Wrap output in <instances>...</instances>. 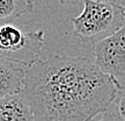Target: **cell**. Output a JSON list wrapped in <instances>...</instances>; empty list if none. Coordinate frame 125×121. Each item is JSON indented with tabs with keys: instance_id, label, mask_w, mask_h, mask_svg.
Listing matches in <instances>:
<instances>
[{
	"instance_id": "cell-1",
	"label": "cell",
	"mask_w": 125,
	"mask_h": 121,
	"mask_svg": "<svg viewBox=\"0 0 125 121\" xmlns=\"http://www.w3.org/2000/svg\"><path fill=\"white\" fill-rule=\"evenodd\" d=\"M118 92L89 58L51 54L28 67L21 94L36 121H94Z\"/></svg>"
},
{
	"instance_id": "cell-2",
	"label": "cell",
	"mask_w": 125,
	"mask_h": 121,
	"mask_svg": "<svg viewBox=\"0 0 125 121\" xmlns=\"http://www.w3.org/2000/svg\"><path fill=\"white\" fill-rule=\"evenodd\" d=\"M71 23L78 39L94 44L124 27L125 8L108 0H83L82 13Z\"/></svg>"
},
{
	"instance_id": "cell-3",
	"label": "cell",
	"mask_w": 125,
	"mask_h": 121,
	"mask_svg": "<svg viewBox=\"0 0 125 121\" xmlns=\"http://www.w3.org/2000/svg\"><path fill=\"white\" fill-rule=\"evenodd\" d=\"M44 45V30L23 31L18 26H0V59L30 67L40 61Z\"/></svg>"
},
{
	"instance_id": "cell-4",
	"label": "cell",
	"mask_w": 125,
	"mask_h": 121,
	"mask_svg": "<svg viewBox=\"0 0 125 121\" xmlns=\"http://www.w3.org/2000/svg\"><path fill=\"white\" fill-rule=\"evenodd\" d=\"M95 65L115 81L117 87L125 89V26L115 34L93 44Z\"/></svg>"
},
{
	"instance_id": "cell-5",
	"label": "cell",
	"mask_w": 125,
	"mask_h": 121,
	"mask_svg": "<svg viewBox=\"0 0 125 121\" xmlns=\"http://www.w3.org/2000/svg\"><path fill=\"white\" fill-rule=\"evenodd\" d=\"M26 71L21 67L0 59V100L22 93Z\"/></svg>"
},
{
	"instance_id": "cell-6",
	"label": "cell",
	"mask_w": 125,
	"mask_h": 121,
	"mask_svg": "<svg viewBox=\"0 0 125 121\" xmlns=\"http://www.w3.org/2000/svg\"><path fill=\"white\" fill-rule=\"evenodd\" d=\"M0 121H36L29 104L22 94L0 100Z\"/></svg>"
},
{
	"instance_id": "cell-7",
	"label": "cell",
	"mask_w": 125,
	"mask_h": 121,
	"mask_svg": "<svg viewBox=\"0 0 125 121\" xmlns=\"http://www.w3.org/2000/svg\"><path fill=\"white\" fill-rule=\"evenodd\" d=\"M32 11V0H0V19L16 18Z\"/></svg>"
},
{
	"instance_id": "cell-8",
	"label": "cell",
	"mask_w": 125,
	"mask_h": 121,
	"mask_svg": "<svg viewBox=\"0 0 125 121\" xmlns=\"http://www.w3.org/2000/svg\"><path fill=\"white\" fill-rule=\"evenodd\" d=\"M111 108L115 111L121 121H125V89L118 92L115 101L111 105Z\"/></svg>"
},
{
	"instance_id": "cell-9",
	"label": "cell",
	"mask_w": 125,
	"mask_h": 121,
	"mask_svg": "<svg viewBox=\"0 0 125 121\" xmlns=\"http://www.w3.org/2000/svg\"><path fill=\"white\" fill-rule=\"evenodd\" d=\"M94 121H121V119L117 117V114L115 113V111H114L111 108V106H110V108H109L104 114H102V117L100 118L98 120H94Z\"/></svg>"
},
{
	"instance_id": "cell-10",
	"label": "cell",
	"mask_w": 125,
	"mask_h": 121,
	"mask_svg": "<svg viewBox=\"0 0 125 121\" xmlns=\"http://www.w3.org/2000/svg\"><path fill=\"white\" fill-rule=\"evenodd\" d=\"M59 1L64 5H72V4H75L78 0H59Z\"/></svg>"
},
{
	"instance_id": "cell-11",
	"label": "cell",
	"mask_w": 125,
	"mask_h": 121,
	"mask_svg": "<svg viewBox=\"0 0 125 121\" xmlns=\"http://www.w3.org/2000/svg\"><path fill=\"white\" fill-rule=\"evenodd\" d=\"M108 1L114 2V4H117V5H121V6H123V5L125 4V0H108Z\"/></svg>"
}]
</instances>
